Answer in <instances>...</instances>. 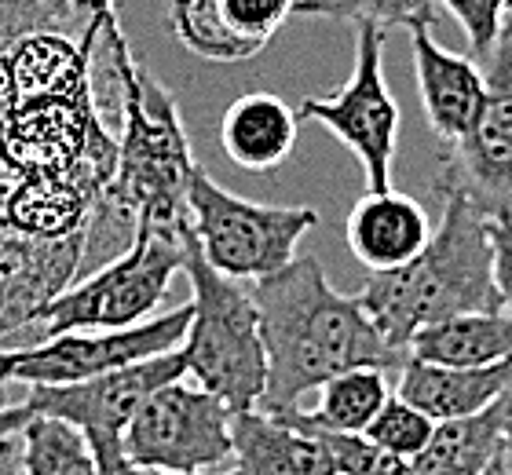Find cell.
I'll return each instance as SVG.
<instances>
[{"label":"cell","instance_id":"cell-1","mask_svg":"<svg viewBox=\"0 0 512 475\" xmlns=\"http://www.w3.org/2000/svg\"><path fill=\"white\" fill-rule=\"evenodd\" d=\"M267 384L260 410H297L308 391L348 370L399 373L410 359L392 348L355 296L333 289L319 256H297L286 271L253 282Z\"/></svg>","mask_w":512,"mask_h":475},{"label":"cell","instance_id":"cell-2","mask_svg":"<svg viewBox=\"0 0 512 475\" xmlns=\"http://www.w3.org/2000/svg\"><path fill=\"white\" fill-rule=\"evenodd\" d=\"M436 194L443 209L425 249L410 264L370 275L355 293L377 333L399 351L410 348L414 333L447 318L502 311L491 278L487 216L458 187L436 183Z\"/></svg>","mask_w":512,"mask_h":475},{"label":"cell","instance_id":"cell-3","mask_svg":"<svg viewBox=\"0 0 512 475\" xmlns=\"http://www.w3.org/2000/svg\"><path fill=\"white\" fill-rule=\"evenodd\" d=\"M107 44L121 95V136L114 150L107 209L132 227L139 220L180 227L187 216V183L198 165L183 132L180 106L158 77L132 63L114 19L107 22Z\"/></svg>","mask_w":512,"mask_h":475},{"label":"cell","instance_id":"cell-4","mask_svg":"<svg viewBox=\"0 0 512 475\" xmlns=\"http://www.w3.org/2000/svg\"><path fill=\"white\" fill-rule=\"evenodd\" d=\"M183 275L191 285V326L180 340L183 373L224 399L231 413L260 410L267 384L264 340L253 293L205 264L183 220Z\"/></svg>","mask_w":512,"mask_h":475},{"label":"cell","instance_id":"cell-5","mask_svg":"<svg viewBox=\"0 0 512 475\" xmlns=\"http://www.w3.org/2000/svg\"><path fill=\"white\" fill-rule=\"evenodd\" d=\"M187 220V216H183ZM183 223L158 227L139 220L132 242L114 260L99 264L85 282L66 285L48 304L30 315V326H44V337L70 329H132L158 315L161 300L169 296L172 278L183 267Z\"/></svg>","mask_w":512,"mask_h":475},{"label":"cell","instance_id":"cell-6","mask_svg":"<svg viewBox=\"0 0 512 475\" xmlns=\"http://www.w3.org/2000/svg\"><path fill=\"white\" fill-rule=\"evenodd\" d=\"M319 227L311 205H264L231 194L194 165L187 183V231L205 264L235 282H264L300 256V242Z\"/></svg>","mask_w":512,"mask_h":475},{"label":"cell","instance_id":"cell-7","mask_svg":"<svg viewBox=\"0 0 512 475\" xmlns=\"http://www.w3.org/2000/svg\"><path fill=\"white\" fill-rule=\"evenodd\" d=\"M231 421L224 399L180 377L139 406L121 450L128 465L150 472H220L231 461Z\"/></svg>","mask_w":512,"mask_h":475},{"label":"cell","instance_id":"cell-8","mask_svg":"<svg viewBox=\"0 0 512 475\" xmlns=\"http://www.w3.org/2000/svg\"><path fill=\"white\" fill-rule=\"evenodd\" d=\"M191 326V304L172 307L132 329H70L44 337L41 344L0 351V388L26 384V388H63L81 384L99 373L121 370L128 362L154 359L180 348L183 333Z\"/></svg>","mask_w":512,"mask_h":475},{"label":"cell","instance_id":"cell-9","mask_svg":"<svg viewBox=\"0 0 512 475\" xmlns=\"http://www.w3.org/2000/svg\"><path fill=\"white\" fill-rule=\"evenodd\" d=\"M352 150L366 176V190L392 187V161L399 143V103L384 81V30L363 22L355 37V66L341 92L311 95L297 110Z\"/></svg>","mask_w":512,"mask_h":475},{"label":"cell","instance_id":"cell-10","mask_svg":"<svg viewBox=\"0 0 512 475\" xmlns=\"http://www.w3.org/2000/svg\"><path fill=\"white\" fill-rule=\"evenodd\" d=\"M480 70V110L443 154L439 183L458 187L487 220H512V11Z\"/></svg>","mask_w":512,"mask_h":475},{"label":"cell","instance_id":"cell-11","mask_svg":"<svg viewBox=\"0 0 512 475\" xmlns=\"http://www.w3.org/2000/svg\"><path fill=\"white\" fill-rule=\"evenodd\" d=\"M187 377L183 373L180 348L154 355V359L128 362L121 370L99 373L81 384H63V388H30L26 406L30 413L41 417H59V421L74 424L77 432L85 435V443L96 454V465H118L125 461L121 439H125L128 421L136 417V410L154 395L158 388L172 384V380Z\"/></svg>","mask_w":512,"mask_h":475},{"label":"cell","instance_id":"cell-12","mask_svg":"<svg viewBox=\"0 0 512 475\" xmlns=\"http://www.w3.org/2000/svg\"><path fill=\"white\" fill-rule=\"evenodd\" d=\"M297 0H169L176 41L205 63H246L293 19Z\"/></svg>","mask_w":512,"mask_h":475},{"label":"cell","instance_id":"cell-13","mask_svg":"<svg viewBox=\"0 0 512 475\" xmlns=\"http://www.w3.org/2000/svg\"><path fill=\"white\" fill-rule=\"evenodd\" d=\"M414 48V81L421 92L428 128L443 147H454L469 132L483 99V70L472 55L447 52L432 37V26L410 30Z\"/></svg>","mask_w":512,"mask_h":475},{"label":"cell","instance_id":"cell-14","mask_svg":"<svg viewBox=\"0 0 512 475\" xmlns=\"http://www.w3.org/2000/svg\"><path fill=\"white\" fill-rule=\"evenodd\" d=\"M428 234V212L392 187L366 190L348 212V249L370 275L410 264L425 249Z\"/></svg>","mask_w":512,"mask_h":475},{"label":"cell","instance_id":"cell-15","mask_svg":"<svg viewBox=\"0 0 512 475\" xmlns=\"http://www.w3.org/2000/svg\"><path fill=\"white\" fill-rule=\"evenodd\" d=\"M395 395L425 413L428 421H461L491 410L494 402L512 395V362L458 370V366H432V362L406 359L399 370Z\"/></svg>","mask_w":512,"mask_h":475},{"label":"cell","instance_id":"cell-16","mask_svg":"<svg viewBox=\"0 0 512 475\" xmlns=\"http://www.w3.org/2000/svg\"><path fill=\"white\" fill-rule=\"evenodd\" d=\"M231 461L238 475H337L319 435L300 432L264 410L235 413Z\"/></svg>","mask_w":512,"mask_h":475},{"label":"cell","instance_id":"cell-17","mask_svg":"<svg viewBox=\"0 0 512 475\" xmlns=\"http://www.w3.org/2000/svg\"><path fill=\"white\" fill-rule=\"evenodd\" d=\"M300 136V117L271 92L238 95L220 121L227 158L246 172H275L286 165Z\"/></svg>","mask_w":512,"mask_h":475},{"label":"cell","instance_id":"cell-18","mask_svg":"<svg viewBox=\"0 0 512 475\" xmlns=\"http://www.w3.org/2000/svg\"><path fill=\"white\" fill-rule=\"evenodd\" d=\"M410 359L432 366H458V370H483L512 362V315L509 311H483V315H458L439 326H428L410 340Z\"/></svg>","mask_w":512,"mask_h":475},{"label":"cell","instance_id":"cell-19","mask_svg":"<svg viewBox=\"0 0 512 475\" xmlns=\"http://www.w3.org/2000/svg\"><path fill=\"white\" fill-rule=\"evenodd\" d=\"M512 413V395L494 402L491 410L461 421L436 424L428 446L410 461L417 475H483L487 465L498 457L502 428Z\"/></svg>","mask_w":512,"mask_h":475},{"label":"cell","instance_id":"cell-20","mask_svg":"<svg viewBox=\"0 0 512 475\" xmlns=\"http://www.w3.org/2000/svg\"><path fill=\"white\" fill-rule=\"evenodd\" d=\"M392 380L384 370H348L322 384V399L315 410H286L271 413L278 421L304 428V432H344L363 435L381 406L392 399Z\"/></svg>","mask_w":512,"mask_h":475},{"label":"cell","instance_id":"cell-21","mask_svg":"<svg viewBox=\"0 0 512 475\" xmlns=\"http://www.w3.org/2000/svg\"><path fill=\"white\" fill-rule=\"evenodd\" d=\"M19 439L26 475H99L96 454L85 443V435L59 417L33 413Z\"/></svg>","mask_w":512,"mask_h":475},{"label":"cell","instance_id":"cell-22","mask_svg":"<svg viewBox=\"0 0 512 475\" xmlns=\"http://www.w3.org/2000/svg\"><path fill=\"white\" fill-rule=\"evenodd\" d=\"M293 15L304 19H337V22H355V26H377V30H414V26H436L439 11L432 8V0H297Z\"/></svg>","mask_w":512,"mask_h":475},{"label":"cell","instance_id":"cell-23","mask_svg":"<svg viewBox=\"0 0 512 475\" xmlns=\"http://www.w3.org/2000/svg\"><path fill=\"white\" fill-rule=\"evenodd\" d=\"M436 432V421H428L425 413L410 406L406 399H399L392 391V399L384 402L381 413H377L374 421L366 424V439L381 450H388L392 457H403V461H414L421 450L428 446Z\"/></svg>","mask_w":512,"mask_h":475},{"label":"cell","instance_id":"cell-24","mask_svg":"<svg viewBox=\"0 0 512 475\" xmlns=\"http://www.w3.org/2000/svg\"><path fill=\"white\" fill-rule=\"evenodd\" d=\"M311 435L322 439L337 475H417L410 461L392 457L388 450L370 443L366 435H344V432H311Z\"/></svg>","mask_w":512,"mask_h":475},{"label":"cell","instance_id":"cell-25","mask_svg":"<svg viewBox=\"0 0 512 475\" xmlns=\"http://www.w3.org/2000/svg\"><path fill=\"white\" fill-rule=\"evenodd\" d=\"M432 8L450 11V15L461 22V30L469 37L472 59L483 63V59L491 55L505 19H509L512 0H432Z\"/></svg>","mask_w":512,"mask_h":475},{"label":"cell","instance_id":"cell-26","mask_svg":"<svg viewBox=\"0 0 512 475\" xmlns=\"http://www.w3.org/2000/svg\"><path fill=\"white\" fill-rule=\"evenodd\" d=\"M491 242V278L502 300V311L512 315V220H487Z\"/></svg>","mask_w":512,"mask_h":475},{"label":"cell","instance_id":"cell-27","mask_svg":"<svg viewBox=\"0 0 512 475\" xmlns=\"http://www.w3.org/2000/svg\"><path fill=\"white\" fill-rule=\"evenodd\" d=\"M30 417L33 413L26 402H0V439H4V435H19Z\"/></svg>","mask_w":512,"mask_h":475},{"label":"cell","instance_id":"cell-28","mask_svg":"<svg viewBox=\"0 0 512 475\" xmlns=\"http://www.w3.org/2000/svg\"><path fill=\"white\" fill-rule=\"evenodd\" d=\"M0 475H26L22 472V439L4 435L0 439Z\"/></svg>","mask_w":512,"mask_h":475},{"label":"cell","instance_id":"cell-29","mask_svg":"<svg viewBox=\"0 0 512 475\" xmlns=\"http://www.w3.org/2000/svg\"><path fill=\"white\" fill-rule=\"evenodd\" d=\"M498 465H502L505 475H512V413H509V421H505V428H502V443H498Z\"/></svg>","mask_w":512,"mask_h":475},{"label":"cell","instance_id":"cell-30","mask_svg":"<svg viewBox=\"0 0 512 475\" xmlns=\"http://www.w3.org/2000/svg\"><path fill=\"white\" fill-rule=\"evenodd\" d=\"M99 475H132V465L128 461H118V465H103Z\"/></svg>","mask_w":512,"mask_h":475},{"label":"cell","instance_id":"cell-31","mask_svg":"<svg viewBox=\"0 0 512 475\" xmlns=\"http://www.w3.org/2000/svg\"><path fill=\"white\" fill-rule=\"evenodd\" d=\"M132 475H180V472H150V468H132ZM198 475H238V472H198Z\"/></svg>","mask_w":512,"mask_h":475},{"label":"cell","instance_id":"cell-32","mask_svg":"<svg viewBox=\"0 0 512 475\" xmlns=\"http://www.w3.org/2000/svg\"><path fill=\"white\" fill-rule=\"evenodd\" d=\"M483 475H505V472H502V465H498V457H494L491 465H487V472H483Z\"/></svg>","mask_w":512,"mask_h":475},{"label":"cell","instance_id":"cell-33","mask_svg":"<svg viewBox=\"0 0 512 475\" xmlns=\"http://www.w3.org/2000/svg\"><path fill=\"white\" fill-rule=\"evenodd\" d=\"M509 11H512V8H509Z\"/></svg>","mask_w":512,"mask_h":475}]
</instances>
